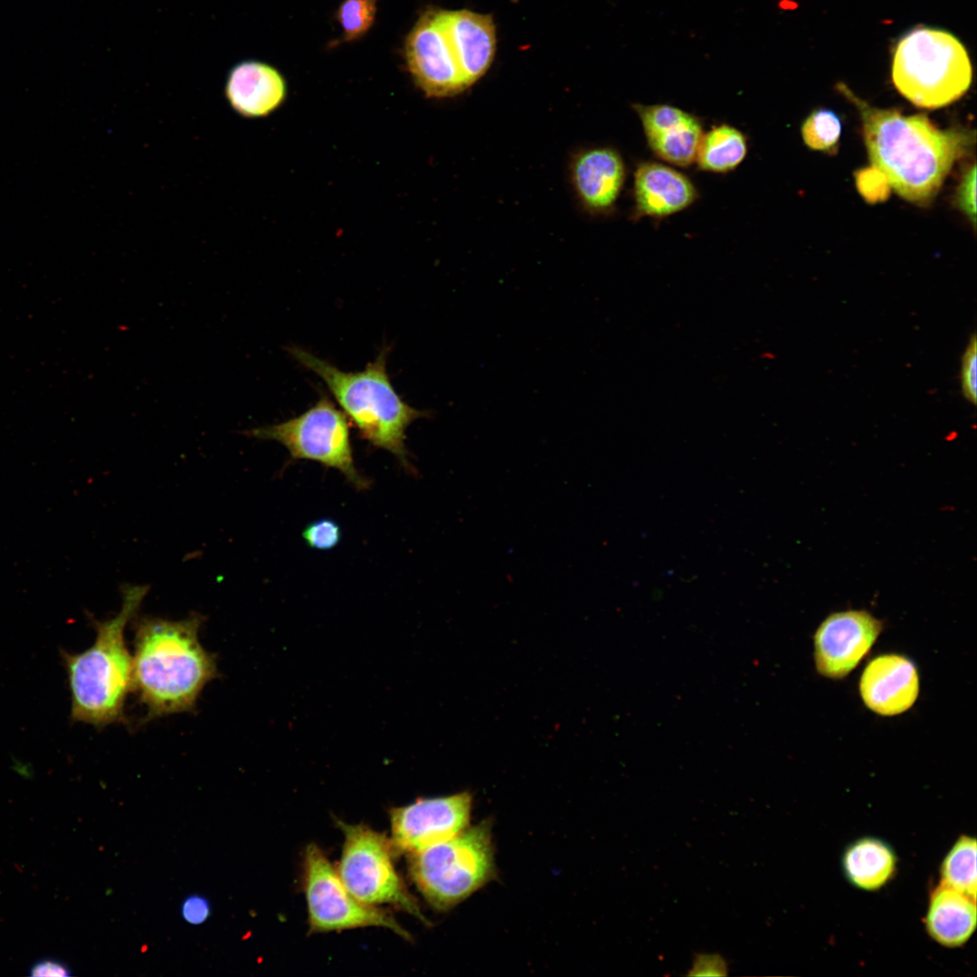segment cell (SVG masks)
Listing matches in <instances>:
<instances>
[{
    "mask_svg": "<svg viewBox=\"0 0 977 977\" xmlns=\"http://www.w3.org/2000/svg\"><path fill=\"white\" fill-rule=\"evenodd\" d=\"M977 340L973 334L962 357L961 384L964 398L972 404L977 398Z\"/></svg>",
    "mask_w": 977,
    "mask_h": 977,
    "instance_id": "26",
    "label": "cell"
},
{
    "mask_svg": "<svg viewBox=\"0 0 977 977\" xmlns=\"http://www.w3.org/2000/svg\"><path fill=\"white\" fill-rule=\"evenodd\" d=\"M698 197L693 182L666 165L643 161L634 172L632 217L664 218L689 207Z\"/></svg>",
    "mask_w": 977,
    "mask_h": 977,
    "instance_id": "15",
    "label": "cell"
},
{
    "mask_svg": "<svg viewBox=\"0 0 977 977\" xmlns=\"http://www.w3.org/2000/svg\"><path fill=\"white\" fill-rule=\"evenodd\" d=\"M801 130L803 142L810 148L831 152L839 143L842 124L833 110L818 109L805 119Z\"/></svg>",
    "mask_w": 977,
    "mask_h": 977,
    "instance_id": "23",
    "label": "cell"
},
{
    "mask_svg": "<svg viewBox=\"0 0 977 977\" xmlns=\"http://www.w3.org/2000/svg\"><path fill=\"white\" fill-rule=\"evenodd\" d=\"M976 166L973 165L963 176L956 193V203L975 225L976 220Z\"/></svg>",
    "mask_w": 977,
    "mask_h": 977,
    "instance_id": "28",
    "label": "cell"
},
{
    "mask_svg": "<svg viewBox=\"0 0 977 977\" xmlns=\"http://www.w3.org/2000/svg\"><path fill=\"white\" fill-rule=\"evenodd\" d=\"M842 868L853 886L874 891L885 886L894 876L896 857L884 840L865 837L853 841L845 849Z\"/></svg>",
    "mask_w": 977,
    "mask_h": 977,
    "instance_id": "20",
    "label": "cell"
},
{
    "mask_svg": "<svg viewBox=\"0 0 977 977\" xmlns=\"http://www.w3.org/2000/svg\"><path fill=\"white\" fill-rule=\"evenodd\" d=\"M471 807V794L461 792L393 808L390 842L394 854H409L457 835L468 827Z\"/></svg>",
    "mask_w": 977,
    "mask_h": 977,
    "instance_id": "10",
    "label": "cell"
},
{
    "mask_svg": "<svg viewBox=\"0 0 977 977\" xmlns=\"http://www.w3.org/2000/svg\"><path fill=\"white\" fill-rule=\"evenodd\" d=\"M972 69L963 43L952 33L920 27L898 43L892 80L917 107L938 109L960 99L972 83Z\"/></svg>",
    "mask_w": 977,
    "mask_h": 977,
    "instance_id": "5",
    "label": "cell"
},
{
    "mask_svg": "<svg viewBox=\"0 0 977 977\" xmlns=\"http://www.w3.org/2000/svg\"><path fill=\"white\" fill-rule=\"evenodd\" d=\"M304 891L311 934L376 926L412 940L411 934L391 914L356 899L314 843L305 849Z\"/></svg>",
    "mask_w": 977,
    "mask_h": 977,
    "instance_id": "9",
    "label": "cell"
},
{
    "mask_svg": "<svg viewBox=\"0 0 977 977\" xmlns=\"http://www.w3.org/2000/svg\"><path fill=\"white\" fill-rule=\"evenodd\" d=\"M376 0H345L338 11L337 19L346 41L364 35L374 23Z\"/></svg>",
    "mask_w": 977,
    "mask_h": 977,
    "instance_id": "24",
    "label": "cell"
},
{
    "mask_svg": "<svg viewBox=\"0 0 977 977\" xmlns=\"http://www.w3.org/2000/svg\"><path fill=\"white\" fill-rule=\"evenodd\" d=\"M856 183L858 191L868 202L885 200L890 191L885 176L873 166L856 173Z\"/></svg>",
    "mask_w": 977,
    "mask_h": 977,
    "instance_id": "27",
    "label": "cell"
},
{
    "mask_svg": "<svg viewBox=\"0 0 977 977\" xmlns=\"http://www.w3.org/2000/svg\"><path fill=\"white\" fill-rule=\"evenodd\" d=\"M150 587L124 583L119 612L106 620L91 618L95 640L81 652L61 650L71 694V718L98 729L127 722L125 705L133 690L132 657L125 631Z\"/></svg>",
    "mask_w": 977,
    "mask_h": 977,
    "instance_id": "3",
    "label": "cell"
},
{
    "mask_svg": "<svg viewBox=\"0 0 977 977\" xmlns=\"http://www.w3.org/2000/svg\"><path fill=\"white\" fill-rule=\"evenodd\" d=\"M209 901L198 895L190 896L185 899L181 907L183 918L191 925H200L210 915Z\"/></svg>",
    "mask_w": 977,
    "mask_h": 977,
    "instance_id": "30",
    "label": "cell"
},
{
    "mask_svg": "<svg viewBox=\"0 0 977 977\" xmlns=\"http://www.w3.org/2000/svg\"><path fill=\"white\" fill-rule=\"evenodd\" d=\"M941 882L976 898V839L963 835L952 846L940 868Z\"/></svg>",
    "mask_w": 977,
    "mask_h": 977,
    "instance_id": "22",
    "label": "cell"
},
{
    "mask_svg": "<svg viewBox=\"0 0 977 977\" xmlns=\"http://www.w3.org/2000/svg\"><path fill=\"white\" fill-rule=\"evenodd\" d=\"M728 965L726 959L718 953L696 954L689 969L688 975L693 976H725L727 974Z\"/></svg>",
    "mask_w": 977,
    "mask_h": 977,
    "instance_id": "29",
    "label": "cell"
},
{
    "mask_svg": "<svg viewBox=\"0 0 977 977\" xmlns=\"http://www.w3.org/2000/svg\"><path fill=\"white\" fill-rule=\"evenodd\" d=\"M571 174L580 202L593 213H607L614 208L626 179L622 157L608 147L579 153L573 160Z\"/></svg>",
    "mask_w": 977,
    "mask_h": 977,
    "instance_id": "17",
    "label": "cell"
},
{
    "mask_svg": "<svg viewBox=\"0 0 977 977\" xmlns=\"http://www.w3.org/2000/svg\"><path fill=\"white\" fill-rule=\"evenodd\" d=\"M859 693L871 711L885 716L908 710L919 694V676L915 663L896 653L872 659L863 670Z\"/></svg>",
    "mask_w": 977,
    "mask_h": 977,
    "instance_id": "14",
    "label": "cell"
},
{
    "mask_svg": "<svg viewBox=\"0 0 977 977\" xmlns=\"http://www.w3.org/2000/svg\"><path fill=\"white\" fill-rule=\"evenodd\" d=\"M648 146L661 160L680 167L690 166L703 136L701 120L669 104H634Z\"/></svg>",
    "mask_w": 977,
    "mask_h": 977,
    "instance_id": "13",
    "label": "cell"
},
{
    "mask_svg": "<svg viewBox=\"0 0 977 977\" xmlns=\"http://www.w3.org/2000/svg\"><path fill=\"white\" fill-rule=\"evenodd\" d=\"M30 976H71V968L63 962L53 958H43L36 961L29 971Z\"/></svg>",
    "mask_w": 977,
    "mask_h": 977,
    "instance_id": "31",
    "label": "cell"
},
{
    "mask_svg": "<svg viewBox=\"0 0 977 977\" xmlns=\"http://www.w3.org/2000/svg\"><path fill=\"white\" fill-rule=\"evenodd\" d=\"M405 57L413 81L427 97H451L469 88L439 10H430L419 18L406 38Z\"/></svg>",
    "mask_w": 977,
    "mask_h": 977,
    "instance_id": "11",
    "label": "cell"
},
{
    "mask_svg": "<svg viewBox=\"0 0 977 977\" xmlns=\"http://www.w3.org/2000/svg\"><path fill=\"white\" fill-rule=\"evenodd\" d=\"M302 536L306 544L317 550H330L341 540L339 525L328 518L309 523L303 530Z\"/></svg>",
    "mask_w": 977,
    "mask_h": 977,
    "instance_id": "25",
    "label": "cell"
},
{
    "mask_svg": "<svg viewBox=\"0 0 977 977\" xmlns=\"http://www.w3.org/2000/svg\"><path fill=\"white\" fill-rule=\"evenodd\" d=\"M408 866L414 884L434 908L458 905L494 876L490 823L484 820L409 853Z\"/></svg>",
    "mask_w": 977,
    "mask_h": 977,
    "instance_id": "6",
    "label": "cell"
},
{
    "mask_svg": "<svg viewBox=\"0 0 977 977\" xmlns=\"http://www.w3.org/2000/svg\"><path fill=\"white\" fill-rule=\"evenodd\" d=\"M231 108L248 119L272 113L283 102L286 83L273 67L261 62L243 61L229 71L224 87Z\"/></svg>",
    "mask_w": 977,
    "mask_h": 977,
    "instance_id": "18",
    "label": "cell"
},
{
    "mask_svg": "<svg viewBox=\"0 0 977 977\" xmlns=\"http://www.w3.org/2000/svg\"><path fill=\"white\" fill-rule=\"evenodd\" d=\"M747 148V140L742 131L728 124H720L703 133L695 161L700 170L726 174L744 161Z\"/></svg>",
    "mask_w": 977,
    "mask_h": 977,
    "instance_id": "21",
    "label": "cell"
},
{
    "mask_svg": "<svg viewBox=\"0 0 977 977\" xmlns=\"http://www.w3.org/2000/svg\"><path fill=\"white\" fill-rule=\"evenodd\" d=\"M858 109L870 163L903 199L926 205L938 194L954 162L969 145L968 135L936 128L923 114L903 115L873 107L840 83Z\"/></svg>",
    "mask_w": 977,
    "mask_h": 977,
    "instance_id": "1",
    "label": "cell"
},
{
    "mask_svg": "<svg viewBox=\"0 0 977 977\" xmlns=\"http://www.w3.org/2000/svg\"><path fill=\"white\" fill-rule=\"evenodd\" d=\"M204 620L199 612L177 621L132 620L133 690L146 709L143 722L193 711L204 687L218 677L215 657L199 640Z\"/></svg>",
    "mask_w": 977,
    "mask_h": 977,
    "instance_id": "2",
    "label": "cell"
},
{
    "mask_svg": "<svg viewBox=\"0 0 977 977\" xmlns=\"http://www.w3.org/2000/svg\"><path fill=\"white\" fill-rule=\"evenodd\" d=\"M337 824L345 837L337 871L347 890L364 904H390L428 925L394 867L390 839L364 824Z\"/></svg>",
    "mask_w": 977,
    "mask_h": 977,
    "instance_id": "8",
    "label": "cell"
},
{
    "mask_svg": "<svg viewBox=\"0 0 977 977\" xmlns=\"http://www.w3.org/2000/svg\"><path fill=\"white\" fill-rule=\"evenodd\" d=\"M245 436L274 441L295 460H308L339 471L357 489L369 482L357 470L350 440L349 420L327 396L285 422L242 432Z\"/></svg>",
    "mask_w": 977,
    "mask_h": 977,
    "instance_id": "7",
    "label": "cell"
},
{
    "mask_svg": "<svg viewBox=\"0 0 977 977\" xmlns=\"http://www.w3.org/2000/svg\"><path fill=\"white\" fill-rule=\"evenodd\" d=\"M439 13L462 76L470 87L488 71L495 56L493 18L467 9Z\"/></svg>",
    "mask_w": 977,
    "mask_h": 977,
    "instance_id": "16",
    "label": "cell"
},
{
    "mask_svg": "<svg viewBox=\"0 0 977 977\" xmlns=\"http://www.w3.org/2000/svg\"><path fill=\"white\" fill-rule=\"evenodd\" d=\"M289 353L325 383L364 440L392 453L405 468L411 466L406 430L429 413L412 407L394 388L386 370L389 347L382 348L374 361L357 372L342 371L298 346L289 347Z\"/></svg>",
    "mask_w": 977,
    "mask_h": 977,
    "instance_id": "4",
    "label": "cell"
},
{
    "mask_svg": "<svg viewBox=\"0 0 977 977\" xmlns=\"http://www.w3.org/2000/svg\"><path fill=\"white\" fill-rule=\"evenodd\" d=\"M976 898L942 882L931 894L925 924L939 944L953 948L965 944L976 928Z\"/></svg>",
    "mask_w": 977,
    "mask_h": 977,
    "instance_id": "19",
    "label": "cell"
},
{
    "mask_svg": "<svg viewBox=\"0 0 977 977\" xmlns=\"http://www.w3.org/2000/svg\"><path fill=\"white\" fill-rule=\"evenodd\" d=\"M882 630V621L865 610L830 614L814 634L817 671L829 678H844L869 652Z\"/></svg>",
    "mask_w": 977,
    "mask_h": 977,
    "instance_id": "12",
    "label": "cell"
}]
</instances>
